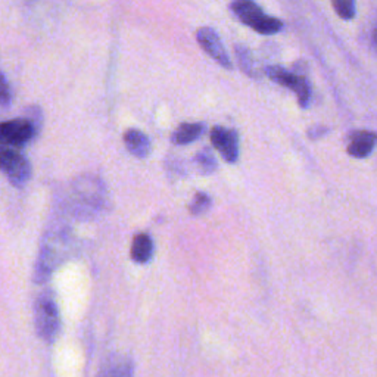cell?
<instances>
[{"label": "cell", "mask_w": 377, "mask_h": 377, "mask_svg": "<svg viewBox=\"0 0 377 377\" xmlns=\"http://www.w3.org/2000/svg\"><path fill=\"white\" fill-rule=\"evenodd\" d=\"M230 10L242 24L251 27L260 35L271 36L283 30V22L274 17H270L251 0H236L230 5Z\"/></svg>", "instance_id": "6da1fadb"}, {"label": "cell", "mask_w": 377, "mask_h": 377, "mask_svg": "<svg viewBox=\"0 0 377 377\" xmlns=\"http://www.w3.org/2000/svg\"><path fill=\"white\" fill-rule=\"evenodd\" d=\"M35 321L37 335L48 343L57 339L61 330V317L58 305L50 292L41 293L35 305Z\"/></svg>", "instance_id": "7a4b0ae2"}, {"label": "cell", "mask_w": 377, "mask_h": 377, "mask_svg": "<svg viewBox=\"0 0 377 377\" xmlns=\"http://www.w3.org/2000/svg\"><path fill=\"white\" fill-rule=\"evenodd\" d=\"M265 74H267L269 79L273 80L274 83L292 90L298 97L299 106L308 108L313 92L311 84H309L308 79L302 72H292L283 68L282 65H269L265 66Z\"/></svg>", "instance_id": "3957f363"}, {"label": "cell", "mask_w": 377, "mask_h": 377, "mask_svg": "<svg viewBox=\"0 0 377 377\" xmlns=\"http://www.w3.org/2000/svg\"><path fill=\"white\" fill-rule=\"evenodd\" d=\"M74 192L77 209L84 211V213L101 209L105 202V187L101 180L93 179V177H84V179L77 180Z\"/></svg>", "instance_id": "277c9868"}, {"label": "cell", "mask_w": 377, "mask_h": 377, "mask_svg": "<svg viewBox=\"0 0 377 377\" xmlns=\"http://www.w3.org/2000/svg\"><path fill=\"white\" fill-rule=\"evenodd\" d=\"M0 171L8 177L10 184L22 187L30 180L31 165L21 153L12 149L0 148Z\"/></svg>", "instance_id": "5b68a950"}, {"label": "cell", "mask_w": 377, "mask_h": 377, "mask_svg": "<svg viewBox=\"0 0 377 377\" xmlns=\"http://www.w3.org/2000/svg\"><path fill=\"white\" fill-rule=\"evenodd\" d=\"M36 135V128L27 118H15L0 123V143L6 146L24 148Z\"/></svg>", "instance_id": "8992f818"}, {"label": "cell", "mask_w": 377, "mask_h": 377, "mask_svg": "<svg viewBox=\"0 0 377 377\" xmlns=\"http://www.w3.org/2000/svg\"><path fill=\"white\" fill-rule=\"evenodd\" d=\"M196 40L201 44V48L213 58L217 64H220L223 68L231 70L233 64L229 57V53L224 48L223 41H221L218 32L211 27H202L196 31Z\"/></svg>", "instance_id": "52a82bcc"}, {"label": "cell", "mask_w": 377, "mask_h": 377, "mask_svg": "<svg viewBox=\"0 0 377 377\" xmlns=\"http://www.w3.org/2000/svg\"><path fill=\"white\" fill-rule=\"evenodd\" d=\"M211 142L226 162L235 164L239 160V135L236 130L217 126L211 130Z\"/></svg>", "instance_id": "ba28073f"}, {"label": "cell", "mask_w": 377, "mask_h": 377, "mask_svg": "<svg viewBox=\"0 0 377 377\" xmlns=\"http://www.w3.org/2000/svg\"><path fill=\"white\" fill-rule=\"evenodd\" d=\"M376 146H377V133L361 130V131L354 133L347 151L351 157L357 160H364L370 157Z\"/></svg>", "instance_id": "9c48e42d"}, {"label": "cell", "mask_w": 377, "mask_h": 377, "mask_svg": "<svg viewBox=\"0 0 377 377\" xmlns=\"http://www.w3.org/2000/svg\"><path fill=\"white\" fill-rule=\"evenodd\" d=\"M124 143L127 151L137 158H146L151 152V142L145 133H142L140 130H127L124 135Z\"/></svg>", "instance_id": "30bf717a"}, {"label": "cell", "mask_w": 377, "mask_h": 377, "mask_svg": "<svg viewBox=\"0 0 377 377\" xmlns=\"http://www.w3.org/2000/svg\"><path fill=\"white\" fill-rule=\"evenodd\" d=\"M205 124L204 123H184L175 128L171 135V142L174 145H191L192 142L197 140L204 135Z\"/></svg>", "instance_id": "8fae6325"}, {"label": "cell", "mask_w": 377, "mask_h": 377, "mask_svg": "<svg viewBox=\"0 0 377 377\" xmlns=\"http://www.w3.org/2000/svg\"><path fill=\"white\" fill-rule=\"evenodd\" d=\"M153 255V240L149 235L140 233L135 236L131 245V258L137 264H146Z\"/></svg>", "instance_id": "7c38bea8"}, {"label": "cell", "mask_w": 377, "mask_h": 377, "mask_svg": "<svg viewBox=\"0 0 377 377\" xmlns=\"http://www.w3.org/2000/svg\"><path fill=\"white\" fill-rule=\"evenodd\" d=\"M97 377H133V365L130 360L114 357L105 362Z\"/></svg>", "instance_id": "4fadbf2b"}, {"label": "cell", "mask_w": 377, "mask_h": 377, "mask_svg": "<svg viewBox=\"0 0 377 377\" xmlns=\"http://www.w3.org/2000/svg\"><path fill=\"white\" fill-rule=\"evenodd\" d=\"M235 53H236L240 70L248 77H251V79H258L257 62H255L252 52L246 46H243V44H235Z\"/></svg>", "instance_id": "5bb4252c"}, {"label": "cell", "mask_w": 377, "mask_h": 377, "mask_svg": "<svg viewBox=\"0 0 377 377\" xmlns=\"http://www.w3.org/2000/svg\"><path fill=\"white\" fill-rule=\"evenodd\" d=\"M195 162L202 174H213L217 170V160L209 148L199 151L195 157Z\"/></svg>", "instance_id": "9a60e30c"}, {"label": "cell", "mask_w": 377, "mask_h": 377, "mask_svg": "<svg viewBox=\"0 0 377 377\" xmlns=\"http://www.w3.org/2000/svg\"><path fill=\"white\" fill-rule=\"evenodd\" d=\"M331 6L335 8L336 14L342 19L349 21L356 17V2H352V0H334Z\"/></svg>", "instance_id": "2e32d148"}, {"label": "cell", "mask_w": 377, "mask_h": 377, "mask_svg": "<svg viewBox=\"0 0 377 377\" xmlns=\"http://www.w3.org/2000/svg\"><path fill=\"white\" fill-rule=\"evenodd\" d=\"M209 208H211V197L204 192H197L193 197L191 206H188V211H191L193 215H201L206 213Z\"/></svg>", "instance_id": "e0dca14e"}, {"label": "cell", "mask_w": 377, "mask_h": 377, "mask_svg": "<svg viewBox=\"0 0 377 377\" xmlns=\"http://www.w3.org/2000/svg\"><path fill=\"white\" fill-rule=\"evenodd\" d=\"M10 99H12V95H10L9 84L5 79V75L0 72V113L6 110L10 106Z\"/></svg>", "instance_id": "ac0fdd59"}, {"label": "cell", "mask_w": 377, "mask_h": 377, "mask_svg": "<svg viewBox=\"0 0 377 377\" xmlns=\"http://www.w3.org/2000/svg\"><path fill=\"white\" fill-rule=\"evenodd\" d=\"M329 131H330V128L326 126H313V127L308 128V137L311 140H317L320 137L326 136Z\"/></svg>", "instance_id": "d6986e66"}, {"label": "cell", "mask_w": 377, "mask_h": 377, "mask_svg": "<svg viewBox=\"0 0 377 377\" xmlns=\"http://www.w3.org/2000/svg\"><path fill=\"white\" fill-rule=\"evenodd\" d=\"M373 43H374V46L377 48V24L374 26V30H373Z\"/></svg>", "instance_id": "ffe728a7"}]
</instances>
